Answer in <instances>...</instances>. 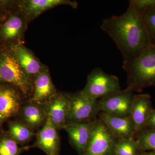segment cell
I'll use <instances>...</instances> for the list:
<instances>
[{"mask_svg": "<svg viewBox=\"0 0 155 155\" xmlns=\"http://www.w3.org/2000/svg\"><path fill=\"white\" fill-rule=\"evenodd\" d=\"M101 29L116 43L123 61L135 59L152 45L143 14L130 1L124 14L104 19Z\"/></svg>", "mask_w": 155, "mask_h": 155, "instance_id": "1", "label": "cell"}, {"mask_svg": "<svg viewBox=\"0 0 155 155\" xmlns=\"http://www.w3.org/2000/svg\"><path fill=\"white\" fill-rule=\"evenodd\" d=\"M122 67L127 74V88L140 92L147 87H155V45L135 59L123 61Z\"/></svg>", "mask_w": 155, "mask_h": 155, "instance_id": "2", "label": "cell"}, {"mask_svg": "<svg viewBox=\"0 0 155 155\" xmlns=\"http://www.w3.org/2000/svg\"><path fill=\"white\" fill-rule=\"evenodd\" d=\"M0 83L10 84L22 94H33V82L10 51L0 54Z\"/></svg>", "mask_w": 155, "mask_h": 155, "instance_id": "3", "label": "cell"}, {"mask_svg": "<svg viewBox=\"0 0 155 155\" xmlns=\"http://www.w3.org/2000/svg\"><path fill=\"white\" fill-rule=\"evenodd\" d=\"M121 90L118 77L106 73L97 67L89 74L86 85L80 92L84 95L98 101Z\"/></svg>", "mask_w": 155, "mask_h": 155, "instance_id": "4", "label": "cell"}, {"mask_svg": "<svg viewBox=\"0 0 155 155\" xmlns=\"http://www.w3.org/2000/svg\"><path fill=\"white\" fill-rule=\"evenodd\" d=\"M69 94L70 108L67 125L93 122L97 119L100 113L98 101L84 95L80 91Z\"/></svg>", "mask_w": 155, "mask_h": 155, "instance_id": "5", "label": "cell"}, {"mask_svg": "<svg viewBox=\"0 0 155 155\" xmlns=\"http://www.w3.org/2000/svg\"><path fill=\"white\" fill-rule=\"evenodd\" d=\"M118 140L99 119L95 121L91 136L82 155H114Z\"/></svg>", "mask_w": 155, "mask_h": 155, "instance_id": "6", "label": "cell"}, {"mask_svg": "<svg viewBox=\"0 0 155 155\" xmlns=\"http://www.w3.org/2000/svg\"><path fill=\"white\" fill-rule=\"evenodd\" d=\"M134 94L126 88L98 100L100 113L119 117H130Z\"/></svg>", "mask_w": 155, "mask_h": 155, "instance_id": "7", "label": "cell"}, {"mask_svg": "<svg viewBox=\"0 0 155 155\" xmlns=\"http://www.w3.org/2000/svg\"><path fill=\"white\" fill-rule=\"evenodd\" d=\"M44 107L47 118L54 126L58 130L64 129L67 125L70 108L69 94L57 93Z\"/></svg>", "mask_w": 155, "mask_h": 155, "instance_id": "8", "label": "cell"}, {"mask_svg": "<svg viewBox=\"0 0 155 155\" xmlns=\"http://www.w3.org/2000/svg\"><path fill=\"white\" fill-rule=\"evenodd\" d=\"M58 129L49 119L36 134V139L30 148L41 150L47 155H60L61 139Z\"/></svg>", "mask_w": 155, "mask_h": 155, "instance_id": "9", "label": "cell"}, {"mask_svg": "<svg viewBox=\"0 0 155 155\" xmlns=\"http://www.w3.org/2000/svg\"><path fill=\"white\" fill-rule=\"evenodd\" d=\"M19 91L8 84L0 85V125L20 112L22 101Z\"/></svg>", "mask_w": 155, "mask_h": 155, "instance_id": "10", "label": "cell"}, {"mask_svg": "<svg viewBox=\"0 0 155 155\" xmlns=\"http://www.w3.org/2000/svg\"><path fill=\"white\" fill-rule=\"evenodd\" d=\"M62 5H68L76 8L78 3L69 0H25L20 2L19 5L21 13L27 23L43 12Z\"/></svg>", "mask_w": 155, "mask_h": 155, "instance_id": "11", "label": "cell"}, {"mask_svg": "<svg viewBox=\"0 0 155 155\" xmlns=\"http://www.w3.org/2000/svg\"><path fill=\"white\" fill-rule=\"evenodd\" d=\"M153 109L150 94L134 95L130 117L136 135L147 128V121Z\"/></svg>", "mask_w": 155, "mask_h": 155, "instance_id": "12", "label": "cell"}, {"mask_svg": "<svg viewBox=\"0 0 155 155\" xmlns=\"http://www.w3.org/2000/svg\"><path fill=\"white\" fill-rule=\"evenodd\" d=\"M99 119L117 140L135 139L136 134L130 117H119L101 112Z\"/></svg>", "mask_w": 155, "mask_h": 155, "instance_id": "13", "label": "cell"}, {"mask_svg": "<svg viewBox=\"0 0 155 155\" xmlns=\"http://www.w3.org/2000/svg\"><path fill=\"white\" fill-rule=\"evenodd\" d=\"M57 93L48 69L45 66L41 72L34 79L33 94L29 101L44 106Z\"/></svg>", "mask_w": 155, "mask_h": 155, "instance_id": "14", "label": "cell"}, {"mask_svg": "<svg viewBox=\"0 0 155 155\" xmlns=\"http://www.w3.org/2000/svg\"><path fill=\"white\" fill-rule=\"evenodd\" d=\"M11 51L26 74L32 81L44 68L30 50L20 42L12 45Z\"/></svg>", "mask_w": 155, "mask_h": 155, "instance_id": "15", "label": "cell"}, {"mask_svg": "<svg viewBox=\"0 0 155 155\" xmlns=\"http://www.w3.org/2000/svg\"><path fill=\"white\" fill-rule=\"evenodd\" d=\"M94 122L70 124L64 127L69 141L80 155L83 154L89 141Z\"/></svg>", "mask_w": 155, "mask_h": 155, "instance_id": "16", "label": "cell"}, {"mask_svg": "<svg viewBox=\"0 0 155 155\" xmlns=\"http://www.w3.org/2000/svg\"><path fill=\"white\" fill-rule=\"evenodd\" d=\"M20 112L22 122L34 130L44 125L47 119L44 106L29 101L22 106Z\"/></svg>", "mask_w": 155, "mask_h": 155, "instance_id": "17", "label": "cell"}, {"mask_svg": "<svg viewBox=\"0 0 155 155\" xmlns=\"http://www.w3.org/2000/svg\"><path fill=\"white\" fill-rule=\"evenodd\" d=\"M25 17L22 14H11L0 29V35L5 41H12L20 38L25 29Z\"/></svg>", "mask_w": 155, "mask_h": 155, "instance_id": "18", "label": "cell"}, {"mask_svg": "<svg viewBox=\"0 0 155 155\" xmlns=\"http://www.w3.org/2000/svg\"><path fill=\"white\" fill-rule=\"evenodd\" d=\"M9 136L18 144L23 145L31 140L34 130L22 122H11L9 125Z\"/></svg>", "mask_w": 155, "mask_h": 155, "instance_id": "19", "label": "cell"}, {"mask_svg": "<svg viewBox=\"0 0 155 155\" xmlns=\"http://www.w3.org/2000/svg\"><path fill=\"white\" fill-rule=\"evenodd\" d=\"M139 150L155 152V129L147 128L135 137Z\"/></svg>", "mask_w": 155, "mask_h": 155, "instance_id": "20", "label": "cell"}, {"mask_svg": "<svg viewBox=\"0 0 155 155\" xmlns=\"http://www.w3.org/2000/svg\"><path fill=\"white\" fill-rule=\"evenodd\" d=\"M9 136L0 140V155H20L31 148L30 146L20 147Z\"/></svg>", "mask_w": 155, "mask_h": 155, "instance_id": "21", "label": "cell"}, {"mask_svg": "<svg viewBox=\"0 0 155 155\" xmlns=\"http://www.w3.org/2000/svg\"><path fill=\"white\" fill-rule=\"evenodd\" d=\"M138 150L135 139L118 140L114 148V155H137Z\"/></svg>", "mask_w": 155, "mask_h": 155, "instance_id": "22", "label": "cell"}, {"mask_svg": "<svg viewBox=\"0 0 155 155\" xmlns=\"http://www.w3.org/2000/svg\"><path fill=\"white\" fill-rule=\"evenodd\" d=\"M143 16L152 44L155 45V7L146 11Z\"/></svg>", "mask_w": 155, "mask_h": 155, "instance_id": "23", "label": "cell"}, {"mask_svg": "<svg viewBox=\"0 0 155 155\" xmlns=\"http://www.w3.org/2000/svg\"><path fill=\"white\" fill-rule=\"evenodd\" d=\"M137 11L143 14L146 11L155 7V0L130 1Z\"/></svg>", "mask_w": 155, "mask_h": 155, "instance_id": "24", "label": "cell"}, {"mask_svg": "<svg viewBox=\"0 0 155 155\" xmlns=\"http://www.w3.org/2000/svg\"><path fill=\"white\" fill-rule=\"evenodd\" d=\"M147 128H150V129H155V109L152 111L147 121Z\"/></svg>", "mask_w": 155, "mask_h": 155, "instance_id": "25", "label": "cell"}, {"mask_svg": "<svg viewBox=\"0 0 155 155\" xmlns=\"http://www.w3.org/2000/svg\"><path fill=\"white\" fill-rule=\"evenodd\" d=\"M137 155H155V151H151L149 152H146L142 153L139 154Z\"/></svg>", "mask_w": 155, "mask_h": 155, "instance_id": "26", "label": "cell"}, {"mask_svg": "<svg viewBox=\"0 0 155 155\" xmlns=\"http://www.w3.org/2000/svg\"><path fill=\"white\" fill-rule=\"evenodd\" d=\"M0 19H1V18H0Z\"/></svg>", "mask_w": 155, "mask_h": 155, "instance_id": "27", "label": "cell"}]
</instances>
